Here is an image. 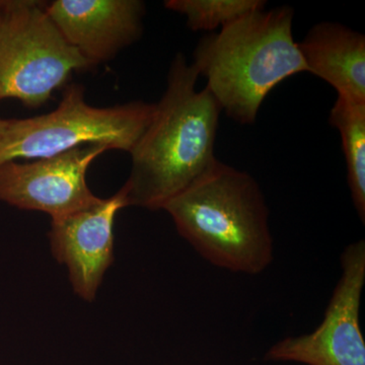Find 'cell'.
<instances>
[{"label": "cell", "instance_id": "1", "mask_svg": "<svg viewBox=\"0 0 365 365\" xmlns=\"http://www.w3.org/2000/svg\"><path fill=\"white\" fill-rule=\"evenodd\" d=\"M199 74L178 53L155 117L131 151L123 185L128 206L163 210L168 203L212 170L222 108L207 88L197 91Z\"/></svg>", "mask_w": 365, "mask_h": 365}, {"label": "cell", "instance_id": "2", "mask_svg": "<svg viewBox=\"0 0 365 365\" xmlns=\"http://www.w3.org/2000/svg\"><path fill=\"white\" fill-rule=\"evenodd\" d=\"M163 210L182 239L215 267L256 276L272 265L267 201L249 173L218 160Z\"/></svg>", "mask_w": 365, "mask_h": 365}, {"label": "cell", "instance_id": "3", "mask_svg": "<svg viewBox=\"0 0 365 365\" xmlns=\"http://www.w3.org/2000/svg\"><path fill=\"white\" fill-rule=\"evenodd\" d=\"M294 16L287 6L260 9L199 41L192 64L237 123L253 124L275 86L307 72L292 35Z\"/></svg>", "mask_w": 365, "mask_h": 365}, {"label": "cell", "instance_id": "4", "mask_svg": "<svg viewBox=\"0 0 365 365\" xmlns=\"http://www.w3.org/2000/svg\"><path fill=\"white\" fill-rule=\"evenodd\" d=\"M155 104L135 101L113 107L88 105L85 88L66 86L54 111L26 119H4L0 126V165L41 160L88 144L130 153L148 130Z\"/></svg>", "mask_w": 365, "mask_h": 365}, {"label": "cell", "instance_id": "5", "mask_svg": "<svg viewBox=\"0 0 365 365\" xmlns=\"http://www.w3.org/2000/svg\"><path fill=\"white\" fill-rule=\"evenodd\" d=\"M93 66L60 33L44 2L6 0L0 11V101L38 108L74 71Z\"/></svg>", "mask_w": 365, "mask_h": 365}, {"label": "cell", "instance_id": "6", "mask_svg": "<svg viewBox=\"0 0 365 365\" xmlns=\"http://www.w3.org/2000/svg\"><path fill=\"white\" fill-rule=\"evenodd\" d=\"M341 276L323 321L313 332L288 336L271 346L265 361L306 365H365L360 306L365 284V242H351L340 256Z\"/></svg>", "mask_w": 365, "mask_h": 365}, {"label": "cell", "instance_id": "7", "mask_svg": "<svg viewBox=\"0 0 365 365\" xmlns=\"http://www.w3.org/2000/svg\"><path fill=\"white\" fill-rule=\"evenodd\" d=\"M110 150L101 144H88L51 158L0 165V201L47 213L60 220L95 205L101 200L88 188L86 172L91 163Z\"/></svg>", "mask_w": 365, "mask_h": 365}, {"label": "cell", "instance_id": "8", "mask_svg": "<svg viewBox=\"0 0 365 365\" xmlns=\"http://www.w3.org/2000/svg\"><path fill=\"white\" fill-rule=\"evenodd\" d=\"M129 207L123 188L91 207L51 220L53 256L68 270L74 292L86 302L95 299L106 271L114 260L115 218Z\"/></svg>", "mask_w": 365, "mask_h": 365}, {"label": "cell", "instance_id": "9", "mask_svg": "<svg viewBox=\"0 0 365 365\" xmlns=\"http://www.w3.org/2000/svg\"><path fill=\"white\" fill-rule=\"evenodd\" d=\"M67 42L95 67L141 38L145 4L140 0H55L45 4Z\"/></svg>", "mask_w": 365, "mask_h": 365}, {"label": "cell", "instance_id": "10", "mask_svg": "<svg viewBox=\"0 0 365 365\" xmlns=\"http://www.w3.org/2000/svg\"><path fill=\"white\" fill-rule=\"evenodd\" d=\"M307 72L324 79L338 97L365 103V37L352 29L322 21L297 43Z\"/></svg>", "mask_w": 365, "mask_h": 365}, {"label": "cell", "instance_id": "11", "mask_svg": "<svg viewBox=\"0 0 365 365\" xmlns=\"http://www.w3.org/2000/svg\"><path fill=\"white\" fill-rule=\"evenodd\" d=\"M329 122L340 132L352 203L364 225L365 103L337 97L331 109Z\"/></svg>", "mask_w": 365, "mask_h": 365}, {"label": "cell", "instance_id": "12", "mask_svg": "<svg viewBox=\"0 0 365 365\" xmlns=\"http://www.w3.org/2000/svg\"><path fill=\"white\" fill-rule=\"evenodd\" d=\"M262 0H168L165 6L186 18L192 31L225 28L244 16L265 9Z\"/></svg>", "mask_w": 365, "mask_h": 365}, {"label": "cell", "instance_id": "13", "mask_svg": "<svg viewBox=\"0 0 365 365\" xmlns=\"http://www.w3.org/2000/svg\"><path fill=\"white\" fill-rule=\"evenodd\" d=\"M2 2H4V1H0V11H1Z\"/></svg>", "mask_w": 365, "mask_h": 365}, {"label": "cell", "instance_id": "14", "mask_svg": "<svg viewBox=\"0 0 365 365\" xmlns=\"http://www.w3.org/2000/svg\"><path fill=\"white\" fill-rule=\"evenodd\" d=\"M2 121H4V119H1V118H0V126H1Z\"/></svg>", "mask_w": 365, "mask_h": 365}]
</instances>
